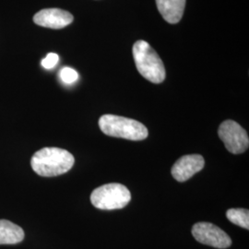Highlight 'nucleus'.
Returning a JSON list of instances; mask_svg holds the SVG:
<instances>
[{"instance_id": "nucleus-4", "label": "nucleus", "mask_w": 249, "mask_h": 249, "mask_svg": "<svg viewBox=\"0 0 249 249\" xmlns=\"http://www.w3.org/2000/svg\"><path fill=\"white\" fill-rule=\"evenodd\" d=\"M131 200V194L124 185L112 183L97 187L90 195V202L99 210L123 209Z\"/></svg>"}, {"instance_id": "nucleus-3", "label": "nucleus", "mask_w": 249, "mask_h": 249, "mask_svg": "<svg viewBox=\"0 0 249 249\" xmlns=\"http://www.w3.org/2000/svg\"><path fill=\"white\" fill-rule=\"evenodd\" d=\"M99 126L103 133L114 138H121L128 141H143L149 132L141 122L115 115H105L99 119Z\"/></svg>"}, {"instance_id": "nucleus-5", "label": "nucleus", "mask_w": 249, "mask_h": 249, "mask_svg": "<svg viewBox=\"0 0 249 249\" xmlns=\"http://www.w3.org/2000/svg\"><path fill=\"white\" fill-rule=\"evenodd\" d=\"M218 134L226 149L232 154H241L249 149V135L235 121L223 122L220 124Z\"/></svg>"}, {"instance_id": "nucleus-11", "label": "nucleus", "mask_w": 249, "mask_h": 249, "mask_svg": "<svg viewBox=\"0 0 249 249\" xmlns=\"http://www.w3.org/2000/svg\"><path fill=\"white\" fill-rule=\"evenodd\" d=\"M227 219L231 223L244 229H249V212L246 209H230L226 213Z\"/></svg>"}, {"instance_id": "nucleus-2", "label": "nucleus", "mask_w": 249, "mask_h": 249, "mask_svg": "<svg viewBox=\"0 0 249 249\" xmlns=\"http://www.w3.org/2000/svg\"><path fill=\"white\" fill-rule=\"evenodd\" d=\"M134 61L137 70L146 80L159 84L165 80L164 65L159 54L145 41H138L133 45Z\"/></svg>"}, {"instance_id": "nucleus-9", "label": "nucleus", "mask_w": 249, "mask_h": 249, "mask_svg": "<svg viewBox=\"0 0 249 249\" xmlns=\"http://www.w3.org/2000/svg\"><path fill=\"white\" fill-rule=\"evenodd\" d=\"M158 10L168 23H178L183 17L187 0H155Z\"/></svg>"}, {"instance_id": "nucleus-13", "label": "nucleus", "mask_w": 249, "mask_h": 249, "mask_svg": "<svg viewBox=\"0 0 249 249\" xmlns=\"http://www.w3.org/2000/svg\"><path fill=\"white\" fill-rule=\"evenodd\" d=\"M58 60H59V56L56 53H48L46 57L43 59L42 66L46 70H51L58 63Z\"/></svg>"}, {"instance_id": "nucleus-7", "label": "nucleus", "mask_w": 249, "mask_h": 249, "mask_svg": "<svg viewBox=\"0 0 249 249\" xmlns=\"http://www.w3.org/2000/svg\"><path fill=\"white\" fill-rule=\"evenodd\" d=\"M204 158L199 154H189L181 157L172 167L171 173L178 182H185L204 168Z\"/></svg>"}, {"instance_id": "nucleus-1", "label": "nucleus", "mask_w": 249, "mask_h": 249, "mask_svg": "<svg viewBox=\"0 0 249 249\" xmlns=\"http://www.w3.org/2000/svg\"><path fill=\"white\" fill-rule=\"evenodd\" d=\"M74 162V156L70 151L60 148H43L34 154L31 165L37 175L52 178L68 173Z\"/></svg>"}, {"instance_id": "nucleus-10", "label": "nucleus", "mask_w": 249, "mask_h": 249, "mask_svg": "<svg viewBox=\"0 0 249 249\" xmlns=\"http://www.w3.org/2000/svg\"><path fill=\"white\" fill-rule=\"evenodd\" d=\"M24 239V231L17 224L0 220V245H15Z\"/></svg>"}, {"instance_id": "nucleus-12", "label": "nucleus", "mask_w": 249, "mask_h": 249, "mask_svg": "<svg viewBox=\"0 0 249 249\" xmlns=\"http://www.w3.org/2000/svg\"><path fill=\"white\" fill-rule=\"evenodd\" d=\"M79 75L78 72L74 71L71 68H63L60 71V79L63 82L67 84H71L78 80Z\"/></svg>"}, {"instance_id": "nucleus-8", "label": "nucleus", "mask_w": 249, "mask_h": 249, "mask_svg": "<svg viewBox=\"0 0 249 249\" xmlns=\"http://www.w3.org/2000/svg\"><path fill=\"white\" fill-rule=\"evenodd\" d=\"M73 19L71 13L60 9H42L34 16V21L37 25L54 30L70 25Z\"/></svg>"}, {"instance_id": "nucleus-6", "label": "nucleus", "mask_w": 249, "mask_h": 249, "mask_svg": "<svg viewBox=\"0 0 249 249\" xmlns=\"http://www.w3.org/2000/svg\"><path fill=\"white\" fill-rule=\"evenodd\" d=\"M192 235L197 242L215 249H228L231 237L220 227L211 223H196L192 227Z\"/></svg>"}]
</instances>
